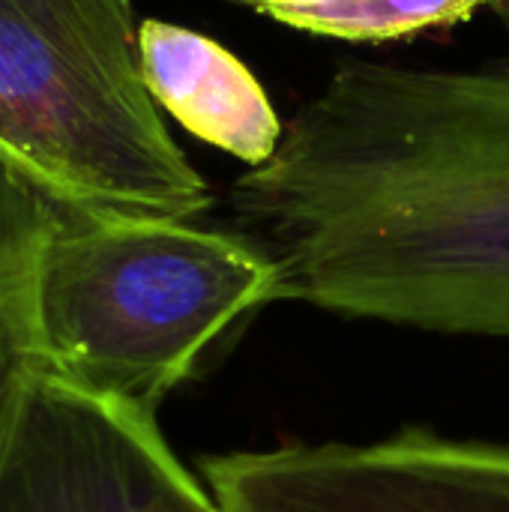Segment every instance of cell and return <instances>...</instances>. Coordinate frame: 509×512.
<instances>
[{
  "instance_id": "cell-9",
  "label": "cell",
  "mask_w": 509,
  "mask_h": 512,
  "mask_svg": "<svg viewBox=\"0 0 509 512\" xmlns=\"http://www.w3.org/2000/svg\"><path fill=\"white\" fill-rule=\"evenodd\" d=\"M489 12L509 30V0H492V9Z\"/></svg>"
},
{
  "instance_id": "cell-1",
  "label": "cell",
  "mask_w": 509,
  "mask_h": 512,
  "mask_svg": "<svg viewBox=\"0 0 509 512\" xmlns=\"http://www.w3.org/2000/svg\"><path fill=\"white\" fill-rule=\"evenodd\" d=\"M225 204L273 300L509 339V57L339 63Z\"/></svg>"
},
{
  "instance_id": "cell-7",
  "label": "cell",
  "mask_w": 509,
  "mask_h": 512,
  "mask_svg": "<svg viewBox=\"0 0 509 512\" xmlns=\"http://www.w3.org/2000/svg\"><path fill=\"white\" fill-rule=\"evenodd\" d=\"M27 270H0V465L9 450L27 387L39 372L30 312Z\"/></svg>"
},
{
  "instance_id": "cell-3",
  "label": "cell",
  "mask_w": 509,
  "mask_h": 512,
  "mask_svg": "<svg viewBox=\"0 0 509 512\" xmlns=\"http://www.w3.org/2000/svg\"><path fill=\"white\" fill-rule=\"evenodd\" d=\"M132 0H0V156L84 219L192 222L213 192L171 138Z\"/></svg>"
},
{
  "instance_id": "cell-6",
  "label": "cell",
  "mask_w": 509,
  "mask_h": 512,
  "mask_svg": "<svg viewBox=\"0 0 509 512\" xmlns=\"http://www.w3.org/2000/svg\"><path fill=\"white\" fill-rule=\"evenodd\" d=\"M276 24L342 39V42H399L420 33L468 24L492 0H231Z\"/></svg>"
},
{
  "instance_id": "cell-5",
  "label": "cell",
  "mask_w": 509,
  "mask_h": 512,
  "mask_svg": "<svg viewBox=\"0 0 509 512\" xmlns=\"http://www.w3.org/2000/svg\"><path fill=\"white\" fill-rule=\"evenodd\" d=\"M138 54L153 102L189 135L246 168L276 153L285 123L252 69L222 42L174 21L144 18Z\"/></svg>"
},
{
  "instance_id": "cell-8",
  "label": "cell",
  "mask_w": 509,
  "mask_h": 512,
  "mask_svg": "<svg viewBox=\"0 0 509 512\" xmlns=\"http://www.w3.org/2000/svg\"><path fill=\"white\" fill-rule=\"evenodd\" d=\"M78 219L84 216L57 207L0 156V270H27L39 249Z\"/></svg>"
},
{
  "instance_id": "cell-2",
  "label": "cell",
  "mask_w": 509,
  "mask_h": 512,
  "mask_svg": "<svg viewBox=\"0 0 509 512\" xmlns=\"http://www.w3.org/2000/svg\"><path fill=\"white\" fill-rule=\"evenodd\" d=\"M264 303L273 270L249 240L177 219H78L27 273L39 372L144 414Z\"/></svg>"
},
{
  "instance_id": "cell-4",
  "label": "cell",
  "mask_w": 509,
  "mask_h": 512,
  "mask_svg": "<svg viewBox=\"0 0 509 512\" xmlns=\"http://www.w3.org/2000/svg\"><path fill=\"white\" fill-rule=\"evenodd\" d=\"M0 512H219L156 417L36 372L0 465Z\"/></svg>"
}]
</instances>
